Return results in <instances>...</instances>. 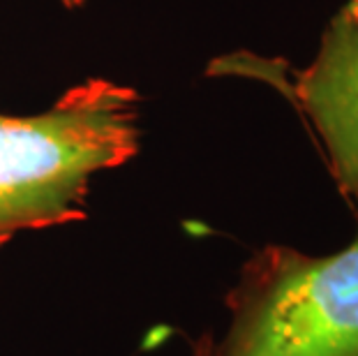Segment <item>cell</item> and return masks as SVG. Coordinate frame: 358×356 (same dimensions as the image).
Masks as SVG:
<instances>
[{"instance_id":"2","label":"cell","mask_w":358,"mask_h":356,"mask_svg":"<svg viewBox=\"0 0 358 356\" xmlns=\"http://www.w3.org/2000/svg\"><path fill=\"white\" fill-rule=\"evenodd\" d=\"M224 306L189 356H358V236L333 255L257 250Z\"/></svg>"},{"instance_id":"1","label":"cell","mask_w":358,"mask_h":356,"mask_svg":"<svg viewBox=\"0 0 358 356\" xmlns=\"http://www.w3.org/2000/svg\"><path fill=\"white\" fill-rule=\"evenodd\" d=\"M139 148V95L86 79L35 116L0 113V236L77 222L90 180Z\"/></svg>"},{"instance_id":"5","label":"cell","mask_w":358,"mask_h":356,"mask_svg":"<svg viewBox=\"0 0 358 356\" xmlns=\"http://www.w3.org/2000/svg\"><path fill=\"white\" fill-rule=\"evenodd\" d=\"M65 7H70V10H74V7H79V5H83V0H60Z\"/></svg>"},{"instance_id":"6","label":"cell","mask_w":358,"mask_h":356,"mask_svg":"<svg viewBox=\"0 0 358 356\" xmlns=\"http://www.w3.org/2000/svg\"><path fill=\"white\" fill-rule=\"evenodd\" d=\"M10 241H12V236H0V250H3L7 243H10Z\"/></svg>"},{"instance_id":"3","label":"cell","mask_w":358,"mask_h":356,"mask_svg":"<svg viewBox=\"0 0 358 356\" xmlns=\"http://www.w3.org/2000/svg\"><path fill=\"white\" fill-rule=\"evenodd\" d=\"M312 120L340 192L358 213V21L342 10L322 37L312 63L292 88Z\"/></svg>"},{"instance_id":"4","label":"cell","mask_w":358,"mask_h":356,"mask_svg":"<svg viewBox=\"0 0 358 356\" xmlns=\"http://www.w3.org/2000/svg\"><path fill=\"white\" fill-rule=\"evenodd\" d=\"M345 12L349 14V17H354L358 21V0H352V3L345 7Z\"/></svg>"}]
</instances>
